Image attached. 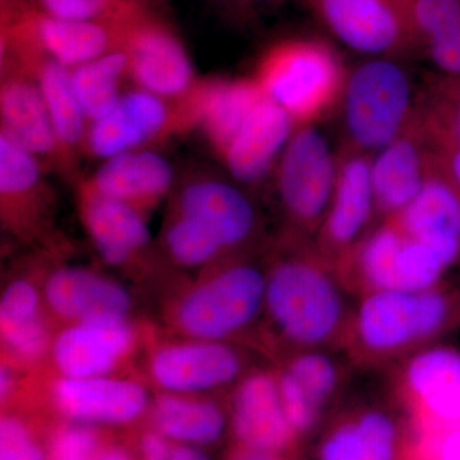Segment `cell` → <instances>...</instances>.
<instances>
[{"mask_svg":"<svg viewBox=\"0 0 460 460\" xmlns=\"http://www.w3.org/2000/svg\"><path fill=\"white\" fill-rule=\"evenodd\" d=\"M350 292L316 244L296 237L266 272L265 314L281 341L302 350L344 345L352 321Z\"/></svg>","mask_w":460,"mask_h":460,"instance_id":"1","label":"cell"},{"mask_svg":"<svg viewBox=\"0 0 460 460\" xmlns=\"http://www.w3.org/2000/svg\"><path fill=\"white\" fill-rule=\"evenodd\" d=\"M454 316L452 296L438 287L367 293L354 305L344 345L363 363L402 359L449 328Z\"/></svg>","mask_w":460,"mask_h":460,"instance_id":"2","label":"cell"},{"mask_svg":"<svg viewBox=\"0 0 460 460\" xmlns=\"http://www.w3.org/2000/svg\"><path fill=\"white\" fill-rule=\"evenodd\" d=\"M349 72L328 42L293 38L260 58L255 81L296 127L316 126L341 107Z\"/></svg>","mask_w":460,"mask_h":460,"instance_id":"3","label":"cell"},{"mask_svg":"<svg viewBox=\"0 0 460 460\" xmlns=\"http://www.w3.org/2000/svg\"><path fill=\"white\" fill-rule=\"evenodd\" d=\"M417 91L410 75L390 58H375L348 74L341 111L344 146L362 153L380 151L410 124Z\"/></svg>","mask_w":460,"mask_h":460,"instance_id":"4","label":"cell"},{"mask_svg":"<svg viewBox=\"0 0 460 460\" xmlns=\"http://www.w3.org/2000/svg\"><path fill=\"white\" fill-rule=\"evenodd\" d=\"M265 296L266 272L253 263H230L181 299L175 323L187 337L224 341L265 313Z\"/></svg>","mask_w":460,"mask_h":460,"instance_id":"5","label":"cell"},{"mask_svg":"<svg viewBox=\"0 0 460 460\" xmlns=\"http://www.w3.org/2000/svg\"><path fill=\"white\" fill-rule=\"evenodd\" d=\"M338 154L316 126L296 127L278 160L277 189L299 237H316L334 195Z\"/></svg>","mask_w":460,"mask_h":460,"instance_id":"6","label":"cell"},{"mask_svg":"<svg viewBox=\"0 0 460 460\" xmlns=\"http://www.w3.org/2000/svg\"><path fill=\"white\" fill-rule=\"evenodd\" d=\"M395 396L411 438H434L460 429V353L425 347L402 359Z\"/></svg>","mask_w":460,"mask_h":460,"instance_id":"7","label":"cell"},{"mask_svg":"<svg viewBox=\"0 0 460 460\" xmlns=\"http://www.w3.org/2000/svg\"><path fill=\"white\" fill-rule=\"evenodd\" d=\"M341 44L357 53L395 58L419 53L410 0H308Z\"/></svg>","mask_w":460,"mask_h":460,"instance_id":"8","label":"cell"},{"mask_svg":"<svg viewBox=\"0 0 460 460\" xmlns=\"http://www.w3.org/2000/svg\"><path fill=\"white\" fill-rule=\"evenodd\" d=\"M316 460H407L411 432L404 414L385 402H357L319 429Z\"/></svg>","mask_w":460,"mask_h":460,"instance_id":"9","label":"cell"},{"mask_svg":"<svg viewBox=\"0 0 460 460\" xmlns=\"http://www.w3.org/2000/svg\"><path fill=\"white\" fill-rule=\"evenodd\" d=\"M371 154L341 146L334 195L314 242L337 268L378 223L371 183Z\"/></svg>","mask_w":460,"mask_h":460,"instance_id":"10","label":"cell"},{"mask_svg":"<svg viewBox=\"0 0 460 460\" xmlns=\"http://www.w3.org/2000/svg\"><path fill=\"white\" fill-rule=\"evenodd\" d=\"M122 49L128 74L140 89L163 99L189 98L195 90V69L177 33L147 7L127 29Z\"/></svg>","mask_w":460,"mask_h":460,"instance_id":"11","label":"cell"},{"mask_svg":"<svg viewBox=\"0 0 460 460\" xmlns=\"http://www.w3.org/2000/svg\"><path fill=\"white\" fill-rule=\"evenodd\" d=\"M345 367L332 349L295 353L278 374L281 401L299 440L319 431L344 389Z\"/></svg>","mask_w":460,"mask_h":460,"instance_id":"12","label":"cell"},{"mask_svg":"<svg viewBox=\"0 0 460 460\" xmlns=\"http://www.w3.org/2000/svg\"><path fill=\"white\" fill-rule=\"evenodd\" d=\"M243 367V357L234 347L202 339L160 347L150 362L154 381L172 394L195 395L229 385Z\"/></svg>","mask_w":460,"mask_h":460,"instance_id":"13","label":"cell"},{"mask_svg":"<svg viewBox=\"0 0 460 460\" xmlns=\"http://www.w3.org/2000/svg\"><path fill=\"white\" fill-rule=\"evenodd\" d=\"M230 428L239 447L272 454L295 452L299 438L288 420L278 375L253 372L233 398Z\"/></svg>","mask_w":460,"mask_h":460,"instance_id":"14","label":"cell"},{"mask_svg":"<svg viewBox=\"0 0 460 460\" xmlns=\"http://www.w3.org/2000/svg\"><path fill=\"white\" fill-rule=\"evenodd\" d=\"M432 159V144L414 117L394 141L372 156L371 183L378 223L401 213L419 195L431 174Z\"/></svg>","mask_w":460,"mask_h":460,"instance_id":"15","label":"cell"},{"mask_svg":"<svg viewBox=\"0 0 460 460\" xmlns=\"http://www.w3.org/2000/svg\"><path fill=\"white\" fill-rule=\"evenodd\" d=\"M57 410L84 425H127L147 410L148 395L140 384L104 376L65 377L53 389Z\"/></svg>","mask_w":460,"mask_h":460,"instance_id":"16","label":"cell"},{"mask_svg":"<svg viewBox=\"0 0 460 460\" xmlns=\"http://www.w3.org/2000/svg\"><path fill=\"white\" fill-rule=\"evenodd\" d=\"M133 341L127 319L80 321L58 335L51 354L62 376H104L128 354Z\"/></svg>","mask_w":460,"mask_h":460,"instance_id":"17","label":"cell"},{"mask_svg":"<svg viewBox=\"0 0 460 460\" xmlns=\"http://www.w3.org/2000/svg\"><path fill=\"white\" fill-rule=\"evenodd\" d=\"M172 122L165 99L137 89L124 93L111 113L91 123L84 142L93 156L109 159L155 140Z\"/></svg>","mask_w":460,"mask_h":460,"instance_id":"18","label":"cell"},{"mask_svg":"<svg viewBox=\"0 0 460 460\" xmlns=\"http://www.w3.org/2000/svg\"><path fill=\"white\" fill-rule=\"evenodd\" d=\"M177 213L210 233L226 252L246 243L257 226L251 199L237 187L219 180L187 184L178 199Z\"/></svg>","mask_w":460,"mask_h":460,"instance_id":"19","label":"cell"},{"mask_svg":"<svg viewBox=\"0 0 460 460\" xmlns=\"http://www.w3.org/2000/svg\"><path fill=\"white\" fill-rule=\"evenodd\" d=\"M266 98L255 78L206 81L190 93L184 111L199 124L211 146L222 155Z\"/></svg>","mask_w":460,"mask_h":460,"instance_id":"20","label":"cell"},{"mask_svg":"<svg viewBox=\"0 0 460 460\" xmlns=\"http://www.w3.org/2000/svg\"><path fill=\"white\" fill-rule=\"evenodd\" d=\"M434 153V151H432ZM411 237L428 244L449 268L460 257V193L435 168L419 195L395 215Z\"/></svg>","mask_w":460,"mask_h":460,"instance_id":"21","label":"cell"},{"mask_svg":"<svg viewBox=\"0 0 460 460\" xmlns=\"http://www.w3.org/2000/svg\"><path fill=\"white\" fill-rule=\"evenodd\" d=\"M44 298L58 316L72 323L127 319L129 293L117 281L80 268H62L45 281Z\"/></svg>","mask_w":460,"mask_h":460,"instance_id":"22","label":"cell"},{"mask_svg":"<svg viewBox=\"0 0 460 460\" xmlns=\"http://www.w3.org/2000/svg\"><path fill=\"white\" fill-rule=\"evenodd\" d=\"M12 68L5 72L0 89V135L33 156H58L56 135L35 75Z\"/></svg>","mask_w":460,"mask_h":460,"instance_id":"23","label":"cell"},{"mask_svg":"<svg viewBox=\"0 0 460 460\" xmlns=\"http://www.w3.org/2000/svg\"><path fill=\"white\" fill-rule=\"evenodd\" d=\"M295 128L289 115L266 96L220 157L235 181L257 183L279 160Z\"/></svg>","mask_w":460,"mask_h":460,"instance_id":"24","label":"cell"},{"mask_svg":"<svg viewBox=\"0 0 460 460\" xmlns=\"http://www.w3.org/2000/svg\"><path fill=\"white\" fill-rule=\"evenodd\" d=\"M174 172L160 154L133 150L105 159L87 186L100 195L146 210L171 190Z\"/></svg>","mask_w":460,"mask_h":460,"instance_id":"25","label":"cell"},{"mask_svg":"<svg viewBox=\"0 0 460 460\" xmlns=\"http://www.w3.org/2000/svg\"><path fill=\"white\" fill-rule=\"evenodd\" d=\"M81 215L91 241L109 265L122 266L146 248L150 232L141 211L100 195L86 183L81 189Z\"/></svg>","mask_w":460,"mask_h":460,"instance_id":"26","label":"cell"},{"mask_svg":"<svg viewBox=\"0 0 460 460\" xmlns=\"http://www.w3.org/2000/svg\"><path fill=\"white\" fill-rule=\"evenodd\" d=\"M32 74L40 86L58 145V156L66 157L86 141L84 115L68 66L51 58L41 57L33 63Z\"/></svg>","mask_w":460,"mask_h":460,"instance_id":"27","label":"cell"},{"mask_svg":"<svg viewBox=\"0 0 460 460\" xmlns=\"http://www.w3.org/2000/svg\"><path fill=\"white\" fill-rule=\"evenodd\" d=\"M154 429L175 443L206 447L226 432V416L217 402L189 394L159 396L153 407Z\"/></svg>","mask_w":460,"mask_h":460,"instance_id":"28","label":"cell"},{"mask_svg":"<svg viewBox=\"0 0 460 460\" xmlns=\"http://www.w3.org/2000/svg\"><path fill=\"white\" fill-rule=\"evenodd\" d=\"M419 53L438 74L460 77V0H410Z\"/></svg>","mask_w":460,"mask_h":460,"instance_id":"29","label":"cell"},{"mask_svg":"<svg viewBox=\"0 0 460 460\" xmlns=\"http://www.w3.org/2000/svg\"><path fill=\"white\" fill-rule=\"evenodd\" d=\"M40 296L27 280H14L0 301L2 341L17 358L36 359L47 349L49 330L41 314Z\"/></svg>","mask_w":460,"mask_h":460,"instance_id":"30","label":"cell"},{"mask_svg":"<svg viewBox=\"0 0 460 460\" xmlns=\"http://www.w3.org/2000/svg\"><path fill=\"white\" fill-rule=\"evenodd\" d=\"M413 117L432 145L460 144V77L426 75Z\"/></svg>","mask_w":460,"mask_h":460,"instance_id":"31","label":"cell"},{"mask_svg":"<svg viewBox=\"0 0 460 460\" xmlns=\"http://www.w3.org/2000/svg\"><path fill=\"white\" fill-rule=\"evenodd\" d=\"M127 74L128 57L122 48L72 69V84L87 120L95 122L113 111L122 98L120 83Z\"/></svg>","mask_w":460,"mask_h":460,"instance_id":"32","label":"cell"},{"mask_svg":"<svg viewBox=\"0 0 460 460\" xmlns=\"http://www.w3.org/2000/svg\"><path fill=\"white\" fill-rule=\"evenodd\" d=\"M164 242L172 259L187 268L208 265L226 253L210 233L178 213L166 226Z\"/></svg>","mask_w":460,"mask_h":460,"instance_id":"33","label":"cell"},{"mask_svg":"<svg viewBox=\"0 0 460 460\" xmlns=\"http://www.w3.org/2000/svg\"><path fill=\"white\" fill-rule=\"evenodd\" d=\"M30 7L66 20H117L145 7L142 0H23Z\"/></svg>","mask_w":460,"mask_h":460,"instance_id":"34","label":"cell"},{"mask_svg":"<svg viewBox=\"0 0 460 460\" xmlns=\"http://www.w3.org/2000/svg\"><path fill=\"white\" fill-rule=\"evenodd\" d=\"M36 432L16 414H4L0 420V460H48Z\"/></svg>","mask_w":460,"mask_h":460,"instance_id":"35","label":"cell"},{"mask_svg":"<svg viewBox=\"0 0 460 460\" xmlns=\"http://www.w3.org/2000/svg\"><path fill=\"white\" fill-rule=\"evenodd\" d=\"M102 445L98 431L90 425L66 426L51 438L48 460H93Z\"/></svg>","mask_w":460,"mask_h":460,"instance_id":"36","label":"cell"},{"mask_svg":"<svg viewBox=\"0 0 460 460\" xmlns=\"http://www.w3.org/2000/svg\"><path fill=\"white\" fill-rule=\"evenodd\" d=\"M407 460H460V429L411 440Z\"/></svg>","mask_w":460,"mask_h":460,"instance_id":"37","label":"cell"},{"mask_svg":"<svg viewBox=\"0 0 460 460\" xmlns=\"http://www.w3.org/2000/svg\"><path fill=\"white\" fill-rule=\"evenodd\" d=\"M434 165L460 193V144L432 145Z\"/></svg>","mask_w":460,"mask_h":460,"instance_id":"38","label":"cell"},{"mask_svg":"<svg viewBox=\"0 0 460 460\" xmlns=\"http://www.w3.org/2000/svg\"><path fill=\"white\" fill-rule=\"evenodd\" d=\"M172 445H174V441L165 438L156 429L148 431L142 435L140 443H138L140 460H169Z\"/></svg>","mask_w":460,"mask_h":460,"instance_id":"39","label":"cell"},{"mask_svg":"<svg viewBox=\"0 0 460 460\" xmlns=\"http://www.w3.org/2000/svg\"><path fill=\"white\" fill-rule=\"evenodd\" d=\"M169 460H211L204 450L195 445L175 443Z\"/></svg>","mask_w":460,"mask_h":460,"instance_id":"40","label":"cell"},{"mask_svg":"<svg viewBox=\"0 0 460 460\" xmlns=\"http://www.w3.org/2000/svg\"><path fill=\"white\" fill-rule=\"evenodd\" d=\"M93 460H135V458L120 445L102 444Z\"/></svg>","mask_w":460,"mask_h":460,"instance_id":"41","label":"cell"},{"mask_svg":"<svg viewBox=\"0 0 460 460\" xmlns=\"http://www.w3.org/2000/svg\"><path fill=\"white\" fill-rule=\"evenodd\" d=\"M230 460H288V456L257 452V450L244 449V447H238L237 452L233 454Z\"/></svg>","mask_w":460,"mask_h":460,"instance_id":"42","label":"cell"},{"mask_svg":"<svg viewBox=\"0 0 460 460\" xmlns=\"http://www.w3.org/2000/svg\"><path fill=\"white\" fill-rule=\"evenodd\" d=\"M14 384H16L14 372L7 366H2V371H0V395H2L3 401L7 399L13 392Z\"/></svg>","mask_w":460,"mask_h":460,"instance_id":"43","label":"cell"},{"mask_svg":"<svg viewBox=\"0 0 460 460\" xmlns=\"http://www.w3.org/2000/svg\"><path fill=\"white\" fill-rule=\"evenodd\" d=\"M226 2H261V0H226Z\"/></svg>","mask_w":460,"mask_h":460,"instance_id":"44","label":"cell"}]
</instances>
